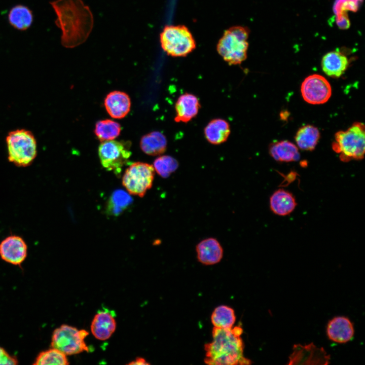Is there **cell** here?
I'll use <instances>...</instances> for the list:
<instances>
[{
    "mask_svg": "<svg viewBox=\"0 0 365 365\" xmlns=\"http://www.w3.org/2000/svg\"><path fill=\"white\" fill-rule=\"evenodd\" d=\"M56 16V25L62 31L61 44L74 48L83 43L93 27V16L81 0H56L50 3Z\"/></svg>",
    "mask_w": 365,
    "mask_h": 365,
    "instance_id": "6da1fadb",
    "label": "cell"
},
{
    "mask_svg": "<svg viewBox=\"0 0 365 365\" xmlns=\"http://www.w3.org/2000/svg\"><path fill=\"white\" fill-rule=\"evenodd\" d=\"M243 329L240 325L233 328H219L214 327L212 341L204 345V362L208 364H250L251 361L244 356V343L241 335Z\"/></svg>",
    "mask_w": 365,
    "mask_h": 365,
    "instance_id": "7a4b0ae2",
    "label": "cell"
},
{
    "mask_svg": "<svg viewBox=\"0 0 365 365\" xmlns=\"http://www.w3.org/2000/svg\"><path fill=\"white\" fill-rule=\"evenodd\" d=\"M8 158L18 167L29 166L37 155V143L33 133L25 129L10 131L6 136Z\"/></svg>",
    "mask_w": 365,
    "mask_h": 365,
    "instance_id": "3957f363",
    "label": "cell"
},
{
    "mask_svg": "<svg viewBox=\"0 0 365 365\" xmlns=\"http://www.w3.org/2000/svg\"><path fill=\"white\" fill-rule=\"evenodd\" d=\"M333 150L340 154L341 161L361 160L365 151L364 125L355 122L345 131H339L335 135Z\"/></svg>",
    "mask_w": 365,
    "mask_h": 365,
    "instance_id": "277c9868",
    "label": "cell"
},
{
    "mask_svg": "<svg viewBox=\"0 0 365 365\" xmlns=\"http://www.w3.org/2000/svg\"><path fill=\"white\" fill-rule=\"evenodd\" d=\"M248 28L233 26L226 30L219 40L216 49L224 61L230 65L241 64L247 58Z\"/></svg>",
    "mask_w": 365,
    "mask_h": 365,
    "instance_id": "5b68a950",
    "label": "cell"
},
{
    "mask_svg": "<svg viewBox=\"0 0 365 365\" xmlns=\"http://www.w3.org/2000/svg\"><path fill=\"white\" fill-rule=\"evenodd\" d=\"M160 40L163 50L172 57H184L196 47L195 41L185 25H167L160 33Z\"/></svg>",
    "mask_w": 365,
    "mask_h": 365,
    "instance_id": "8992f818",
    "label": "cell"
},
{
    "mask_svg": "<svg viewBox=\"0 0 365 365\" xmlns=\"http://www.w3.org/2000/svg\"><path fill=\"white\" fill-rule=\"evenodd\" d=\"M89 332L85 330L62 324L53 332L51 346L58 349L66 355L90 351L85 342Z\"/></svg>",
    "mask_w": 365,
    "mask_h": 365,
    "instance_id": "52a82bcc",
    "label": "cell"
},
{
    "mask_svg": "<svg viewBox=\"0 0 365 365\" xmlns=\"http://www.w3.org/2000/svg\"><path fill=\"white\" fill-rule=\"evenodd\" d=\"M155 171L154 166L150 164L133 163L123 174L122 185L129 194L143 197L152 186Z\"/></svg>",
    "mask_w": 365,
    "mask_h": 365,
    "instance_id": "ba28073f",
    "label": "cell"
},
{
    "mask_svg": "<svg viewBox=\"0 0 365 365\" xmlns=\"http://www.w3.org/2000/svg\"><path fill=\"white\" fill-rule=\"evenodd\" d=\"M98 156L103 168L120 175L131 156L130 142L114 140L102 141L98 147Z\"/></svg>",
    "mask_w": 365,
    "mask_h": 365,
    "instance_id": "9c48e42d",
    "label": "cell"
},
{
    "mask_svg": "<svg viewBox=\"0 0 365 365\" xmlns=\"http://www.w3.org/2000/svg\"><path fill=\"white\" fill-rule=\"evenodd\" d=\"M302 96L305 101L311 104L326 102L332 95V88L322 76L313 74L305 79L301 87Z\"/></svg>",
    "mask_w": 365,
    "mask_h": 365,
    "instance_id": "30bf717a",
    "label": "cell"
},
{
    "mask_svg": "<svg viewBox=\"0 0 365 365\" xmlns=\"http://www.w3.org/2000/svg\"><path fill=\"white\" fill-rule=\"evenodd\" d=\"M293 350L289 356V365H326L330 363V355L323 348L317 347L313 343L304 345L295 344Z\"/></svg>",
    "mask_w": 365,
    "mask_h": 365,
    "instance_id": "8fae6325",
    "label": "cell"
},
{
    "mask_svg": "<svg viewBox=\"0 0 365 365\" xmlns=\"http://www.w3.org/2000/svg\"><path fill=\"white\" fill-rule=\"evenodd\" d=\"M27 254V244L19 236H9L0 243V257L7 263L20 266L25 260Z\"/></svg>",
    "mask_w": 365,
    "mask_h": 365,
    "instance_id": "7c38bea8",
    "label": "cell"
},
{
    "mask_svg": "<svg viewBox=\"0 0 365 365\" xmlns=\"http://www.w3.org/2000/svg\"><path fill=\"white\" fill-rule=\"evenodd\" d=\"M201 104L198 98L193 94L186 93L180 95L175 104L176 122L187 123L198 114Z\"/></svg>",
    "mask_w": 365,
    "mask_h": 365,
    "instance_id": "4fadbf2b",
    "label": "cell"
},
{
    "mask_svg": "<svg viewBox=\"0 0 365 365\" xmlns=\"http://www.w3.org/2000/svg\"><path fill=\"white\" fill-rule=\"evenodd\" d=\"M116 321L110 310L99 311L94 316L91 324V332L94 337L101 341L108 339L116 329Z\"/></svg>",
    "mask_w": 365,
    "mask_h": 365,
    "instance_id": "5bb4252c",
    "label": "cell"
},
{
    "mask_svg": "<svg viewBox=\"0 0 365 365\" xmlns=\"http://www.w3.org/2000/svg\"><path fill=\"white\" fill-rule=\"evenodd\" d=\"M354 334L353 325L346 317H335L328 321L326 326L328 338L338 343H345L350 341Z\"/></svg>",
    "mask_w": 365,
    "mask_h": 365,
    "instance_id": "9a60e30c",
    "label": "cell"
},
{
    "mask_svg": "<svg viewBox=\"0 0 365 365\" xmlns=\"http://www.w3.org/2000/svg\"><path fill=\"white\" fill-rule=\"evenodd\" d=\"M199 262L204 265H212L219 263L223 256V249L220 242L214 238L201 241L196 247Z\"/></svg>",
    "mask_w": 365,
    "mask_h": 365,
    "instance_id": "2e32d148",
    "label": "cell"
},
{
    "mask_svg": "<svg viewBox=\"0 0 365 365\" xmlns=\"http://www.w3.org/2000/svg\"><path fill=\"white\" fill-rule=\"evenodd\" d=\"M104 106L111 117L115 119H122L130 110V98L128 95L124 92L112 91L106 95L104 100Z\"/></svg>",
    "mask_w": 365,
    "mask_h": 365,
    "instance_id": "e0dca14e",
    "label": "cell"
},
{
    "mask_svg": "<svg viewBox=\"0 0 365 365\" xmlns=\"http://www.w3.org/2000/svg\"><path fill=\"white\" fill-rule=\"evenodd\" d=\"M323 72L332 78H339L346 71L349 65V60L343 53L333 51L325 54L321 60Z\"/></svg>",
    "mask_w": 365,
    "mask_h": 365,
    "instance_id": "ac0fdd59",
    "label": "cell"
},
{
    "mask_svg": "<svg viewBox=\"0 0 365 365\" xmlns=\"http://www.w3.org/2000/svg\"><path fill=\"white\" fill-rule=\"evenodd\" d=\"M270 207L275 214L285 216L295 209L297 203L293 195L284 189L275 191L270 198Z\"/></svg>",
    "mask_w": 365,
    "mask_h": 365,
    "instance_id": "d6986e66",
    "label": "cell"
},
{
    "mask_svg": "<svg viewBox=\"0 0 365 365\" xmlns=\"http://www.w3.org/2000/svg\"><path fill=\"white\" fill-rule=\"evenodd\" d=\"M231 132L229 123L221 118L211 120L204 129L207 141L211 144L217 145L225 142Z\"/></svg>",
    "mask_w": 365,
    "mask_h": 365,
    "instance_id": "ffe728a7",
    "label": "cell"
},
{
    "mask_svg": "<svg viewBox=\"0 0 365 365\" xmlns=\"http://www.w3.org/2000/svg\"><path fill=\"white\" fill-rule=\"evenodd\" d=\"M269 152L275 160L282 162L298 161L300 157L298 147L288 140H282L271 144Z\"/></svg>",
    "mask_w": 365,
    "mask_h": 365,
    "instance_id": "44dd1931",
    "label": "cell"
},
{
    "mask_svg": "<svg viewBox=\"0 0 365 365\" xmlns=\"http://www.w3.org/2000/svg\"><path fill=\"white\" fill-rule=\"evenodd\" d=\"M167 143L165 136L159 131H155L141 137L140 147L145 154L150 156H157L165 152Z\"/></svg>",
    "mask_w": 365,
    "mask_h": 365,
    "instance_id": "7402d4cb",
    "label": "cell"
},
{
    "mask_svg": "<svg viewBox=\"0 0 365 365\" xmlns=\"http://www.w3.org/2000/svg\"><path fill=\"white\" fill-rule=\"evenodd\" d=\"M8 16L10 24L19 30L27 29L31 25L33 20L32 11L22 5L13 7L9 11Z\"/></svg>",
    "mask_w": 365,
    "mask_h": 365,
    "instance_id": "603a6c76",
    "label": "cell"
},
{
    "mask_svg": "<svg viewBox=\"0 0 365 365\" xmlns=\"http://www.w3.org/2000/svg\"><path fill=\"white\" fill-rule=\"evenodd\" d=\"M320 138L318 128L313 125H306L297 131L295 140L298 147L302 150L312 151L316 146Z\"/></svg>",
    "mask_w": 365,
    "mask_h": 365,
    "instance_id": "cb8c5ba5",
    "label": "cell"
},
{
    "mask_svg": "<svg viewBox=\"0 0 365 365\" xmlns=\"http://www.w3.org/2000/svg\"><path fill=\"white\" fill-rule=\"evenodd\" d=\"M132 202V198L125 191L117 190L112 194L107 203V214L118 216L125 211Z\"/></svg>",
    "mask_w": 365,
    "mask_h": 365,
    "instance_id": "d4e9b609",
    "label": "cell"
},
{
    "mask_svg": "<svg viewBox=\"0 0 365 365\" xmlns=\"http://www.w3.org/2000/svg\"><path fill=\"white\" fill-rule=\"evenodd\" d=\"M211 323L214 327L219 328H229L233 327L236 321L234 310L226 305L216 307L211 316Z\"/></svg>",
    "mask_w": 365,
    "mask_h": 365,
    "instance_id": "484cf974",
    "label": "cell"
},
{
    "mask_svg": "<svg viewBox=\"0 0 365 365\" xmlns=\"http://www.w3.org/2000/svg\"><path fill=\"white\" fill-rule=\"evenodd\" d=\"M121 125L117 122L106 119L97 122L95 125L94 133L101 141L114 140L120 135Z\"/></svg>",
    "mask_w": 365,
    "mask_h": 365,
    "instance_id": "4316f807",
    "label": "cell"
},
{
    "mask_svg": "<svg viewBox=\"0 0 365 365\" xmlns=\"http://www.w3.org/2000/svg\"><path fill=\"white\" fill-rule=\"evenodd\" d=\"M69 363L66 355L53 347L41 352L35 358L34 365H67Z\"/></svg>",
    "mask_w": 365,
    "mask_h": 365,
    "instance_id": "83f0119b",
    "label": "cell"
},
{
    "mask_svg": "<svg viewBox=\"0 0 365 365\" xmlns=\"http://www.w3.org/2000/svg\"><path fill=\"white\" fill-rule=\"evenodd\" d=\"M154 168L157 173L162 177H168L178 167V162L173 157L163 155L156 159L154 162Z\"/></svg>",
    "mask_w": 365,
    "mask_h": 365,
    "instance_id": "f1b7e54d",
    "label": "cell"
},
{
    "mask_svg": "<svg viewBox=\"0 0 365 365\" xmlns=\"http://www.w3.org/2000/svg\"><path fill=\"white\" fill-rule=\"evenodd\" d=\"M363 0H336L333 10L337 17L346 14V11L356 12Z\"/></svg>",
    "mask_w": 365,
    "mask_h": 365,
    "instance_id": "f546056e",
    "label": "cell"
},
{
    "mask_svg": "<svg viewBox=\"0 0 365 365\" xmlns=\"http://www.w3.org/2000/svg\"><path fill=\"white\" fill-rule=\"evenodd\" d=\"M18 363L17 357L10 354L0 346V365H16Z\"/></svg>",
    "mask_w": 365,
    "mask_h": 365,
    "instance_id": "4dcf8cb0",
    "label": "cell"
},
{
    "mask_svg": "<svg viewBox=\"0 0 365 365\" xmlns=\"http://www.w3.org/2000/svg\"><path fill=\"white\" fill-rule=\"evenodd\" d=\"M128 364L130 365H148L150 364V363L147 362L146 360L140 357H138L136 358V359L132 361L131 362L128 363Z\"/></svg>",
    "mask_w": 365,
    "mask_h": 365,
    "instance_id": "1f68e13d",
    "label": "cell"
}]
</instances>
